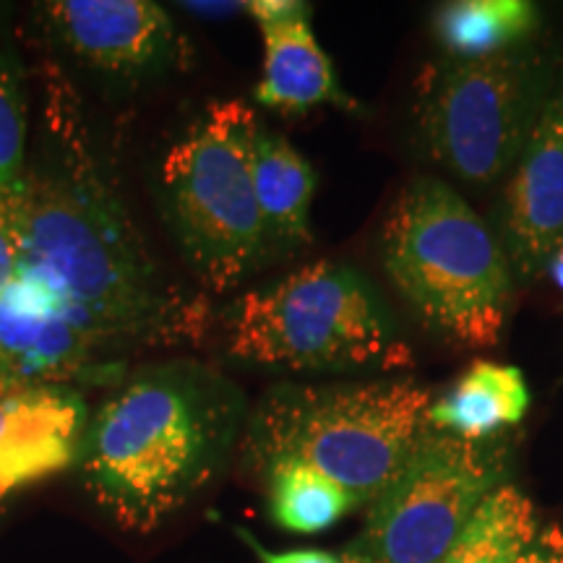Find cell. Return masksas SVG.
<instances>
[{
  "mask_svg": "<svg viewBox=\"0 0 563 563\" xmlns=\"http://www.w3.org/2000/svg\"><path fill=\"white\" fill-rule=\"evenodd\" d=\"M493 230L519 285L538 279L563 245V81L504 178Z\"/></svg>",
  "mask_w": 563,
  "mask_h": 563,
  "instance_id": "cell-11",
  "label": "cell"
},
{
  "mask_svg": "<svg viewBox=\"0 0 563 563\" xmlns=\"http://www.w3.org/2000/svg\"><path fill=\"white\" fill-rule=\"evenodd\" d=\"M0 371L30 384L76 389L121 376V361L70 319L40 282L19 272L0 295Z\"/></svg>",
  "mask_w": 563,
  "mask_h": 563,
  "instance_id": "cell-9",
  "label": "cell"
},
{
  "mask_svg": "<svg viewBox=\"0 0 563 563\" xmlns=\"http://www.w3.org/2000/svg\"><path fill=\"white\" fill-rule=\"evenodd\" d=\"M235 532H238V538H241L243 543L249 545L253 553H256L258 563H363L355 553H350L347 548H344L342 553L321 551V548H292V551H269V548H264L262 543H258V540L253 538L249 530H241V527H238Z\"/></svg>",
  "mask_w": 563,
  "mask_h": 563,
  "instance_id": "cell-21",
  "label": "cell"
},
{
  "mask_svg": "<svg viewBox=\"0 0 563 563\" xmlns=\"http://www.w3.org/2000/svg\"><path fill=\"white\" fill-rule=\"evenodd\" d=\"M543 274H548V277H551V282L555 287H559V290L563 292V245L559 251L553 253L551 258H548V264H545V272Z\"/></svg>",
  "mask_w": 563,
  "mask_h": 563,
  "instance_id": "cell-23",
  "label": "cell"
},
{
  "mask_svg": "<svg viewBox=\"0 0 563 563\" xmlns=\"http://www.w3.org/2000/svg\"><path fill=\"white\" fill-rule=\"evenodd\" d=\"M511 439H456L428 428L405 467L368 506L347 545L363 563H439L477 509L509 483Z\"/></svg>",
  "mask_w": 563,
  "mask_h": 563,
  "instance_id": "cell-8",
  "label": "cell"
},
{
  "mask_svg": "<svg viewBox=\"0 0 563 563\" xmlns=\"http://www.w3.org/2000/svg\"><path fill=\"white\" fill-rule=\"evenodd\" d=\"M527 410L530 386L517 365L475 361L446 391L433 397L428 428L456 439L485 441L517 428Z\"/></svg>",
  "mask_w": 563,
  "mask_h": 563,
  "instance_id": "cell-15",
  "label": "cell"
},
{
  "mask_svg": "<svg viewBox=\"0 0 563 563\" xmlns=\"http://www.w3.org/2000/svg\"><path fill=\"white\" fill-rule=\"evenodd\" d=\"M258 115L245 100H214L162 157V209L183 262L207 292L235 290L269 262L253 191Z\"/></svg>",
  "mask_w": 563,
  "mask_h": 563,
  "instance_id": "cell-7",
  "label": "cell"
},
{
  "mask_svg": "<svg viewBox=\"0 0 563 563\" xmlns=\"http://www.w3.org/2000/svg\"><path fill=\"white\" fill-rule=\"evenodd\" d=\"M89 410L70 386L30 384L0 371V506L79 462Z\"/></svg>",
  "mask_w": 563,
  "mask_h": 563,
  "instance_id": "cell-12",
  "label": "cell"
},
{
  "mask_svg": "<svg viewBox=\"0 0 563 563\" xmlns=\"http://www.w3.org/2000/svg\"><path fill=\"white\" fill-rule=\"evenodd\" d=\"M228 355L290 373L397 376L415 352L378 287L355 266L316 262L222 311Z\"/></svg>",
  "mask_w": 563,
  "mask_h": 563,
  "instance_id": "cell-5",
  "label": "cell"
},
{
  "mask_svg": "<svg viewBox=\"0 0 563 563\" xmlns=\"http://www.w3.org/2000/svg\"><path fill=\"white\" fill-rule=\"evenodd\" d=\"M21 272V232L16 194L0 191V295Z\"/></svg>",
  "mask_w": 563,
  "mask_h": 563,
  "instance_id": "cell-20",
  "label": "cell"
},
{
  "mask_svg": "<svg viewBox=\"0 0 563 563\" xmlns=\"http://www.w3.org/2000/svg\"><path fill=\"white\" fill-rule=\"evenodd\" d=\"M40 19L68 55L115 79L159 74L186 53L170 13L152 0H53Z\"/></svg>",
  "mask_w": 563,
  "mask_h": 563,
  "instance_id": "cell-10",
  "label": "cell"
},
{
  "mask_svg": "<svg viewBox=\"0 0 563 563\" xmlns=\"http://www.w3.org/2000/svg\"><path fill=\"white\" fill-rule=\"evenodd\" d=\"M382 264L428 332L464 350L501 340L517 282L493 224L449 180L418 175L399 191L384 222Z\"/></svg>",
  "mask_w": 563,
  "mask_h": 563,
  "instance_id": "cell-3",
  "label": "cell"
},
{
  "mask_svg": "<svg viewBox=\"0 0 563 563\" xmlns=\"http://www.w3.org/2000/svg\"><path fill=\"white\" fill-rule=\"evenodd\" d=\"M245 13L264 40L256 102L279 112H306L321 104L357 110L311 24V5L300 0H251Z\"/></svg>",
  "mask_w": 563,
  "mask_h": 563,
  "instance_id": "cell-13",
  "label": "cell"
},
{
  "mask_svg": "<svg viewBox=\"0 0 563 563\" xmlns=\"http://www.w3.org/2000/svg\"><path fill=\"white\" fill-rule=\"evenodd\" d=\"M258 473L266 483L269 517L287 532L321 534L357 509L340 485L300 460H274Z\"/></svg>",
  "mask_w": 563,
  "mask_h": 563,
  "instance_id": "cell-17",
  "label": "cell"
},
{
  "mask_svg": "<svg viewBox=\"0 0 563 563\" xmlns=\"http://www.w3.org/2000/svg\"><path fill=\"white\" fill-rule=\"evenodd\" d=\"M251 167L269 258L308 249L313 241L311 207L316 196L311 162L282 133L258 123L251 144Z\"/></svg>",
  "mask_w": 563,
  "mask_h": 563,
  "instance_id": "cell-14",
  "label": "cell"
},
{
  "mask_svg": "<svg viewBox=\"0 0 563 563\" xmlns=\"http://www.w3.org/2000/svg\"><path fill=\"white\" fill-rule=\"evenodd\" d=\"M245 418V394L224 373L157 363L89 412L76 467L110 519L150 534L220 473Z\"/></svg>",
  "mask_w": 563,
  "mask_h": 563,
  "instance_id": "cell-2",
  "label": "cell"
},
{
  "mask_svg": "<svg viewBox=\"0 0 563 563\" xmlns=\"http://www.w3.org/2000/svg\"><path fill=\"white\" fill-rule=\"evenodd\" d=\"M540 527L543 519L530 496L506 483L477 509L439 563H519Z\"/></svg>",
  "mask_w": 563,
  "mask_h": 563,
  "instance_id": "cell-18",
  "label": "cell"
},
{
  "mask_svg": "<svg viewBox=\"0 0 563 563\" xmlns=\"http://www.w3.org/2000/svg\"><path fill=\"white\" fill-rule=\"evenodd\" d=\"M431 402V389L410 376L279 384L249 407L245 454L256 470L306 462L368 509L428 431Z\"/></svg>",
  "mask_w": 563,
  "mask_h": 563,
  "instance_id": "cell-4",
  "label": "cell"
},
{
  "mask_svg": "<svg viewBox=\"0 0 563 563\" xmlns=\"http://www.w3.org/2000/svg\"><path fill=\"white\" fill-rule=\"evenodd\" d=\"M16 191L21 272L89 334L125 352L199 340L209 302L162 272L104 178L66 76H42L40 129Z\"/></svg>",
  "mask_w": 563,
  "mask_h": 563,
  "instance_id": "cell-1",
  "label": "cell"
},
{
  "mask_svg": "<svg viewBox=\"0 0 563 563\" xmlns=\"http://www.w3.org/2000/svg\"><path fill=\"white\" fill-rule=\"evenodd\" d=\"M561 81L563 58L538 40L490 58L441 53L415 84V150L464 186H496L522 154Z\"/></svg>",
  "mask_w": 563,
  "mask_h": 563,
  "instance_id": "cell-6",
  "label": "cell"
},
{
  "mask_svg": "<svg viewBox=\"0 0 563 563\" xmlns=\"http://www.w3.org/2000/svg\"><path fill=\"white\" fill-rule=\"evenodd\" d=\"M519 563H563V530L559 525H543Z\"/></svg>",
  "mask_w": 563,
  "mask_h": 563,
  "instance_id": "cell-22",
  "label": "cell"
},
{
  "mask_svg": "<svg viewBox=\"0 0 563 563\" xmlns=\"http://www.w3.org/2000/svg\"><path fill=\"white\" fill-rule=\"evenodd\" d=\"M30 110L19 76L0 53V191L16 194L30 154Z\"/></svg>",
  "mask_w": 563,
  "mask_h": 563,
  "instance_id": "cell-19",
  "label": "cell"
},
{
  "mask_svg": "<svg viewBox=\"0 0 563 563\" xmlns=\"http://www.w3.org/2000/svg\"><path fill=\"white\" fill-rule=\"evenodd\" d=\"M540 9L530 0H454L435 11L433 32L449 58H490L538 40Z\"/></svg>",
  "mask_w": 563,
  "mask_h": 563,
  "instance_id": "cell-16",
  "label": "cell"
}]
</instances>
